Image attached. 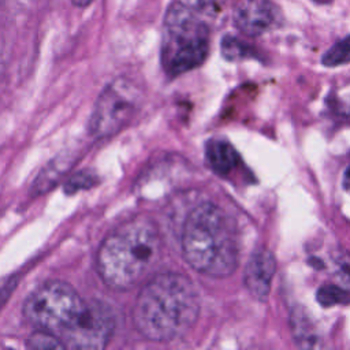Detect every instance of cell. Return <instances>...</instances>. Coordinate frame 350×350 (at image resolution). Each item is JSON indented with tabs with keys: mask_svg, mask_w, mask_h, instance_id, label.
Wrapping results in <instances>:
<instances>
[{
	"mask_svg": "<svg viewBox=\"0 0 350 350\" xmlns=\"http://www.w3.org/2000/svg\"><path fill=\"white\" fill-rule=\"evenodd\" d=\"M23 316L38 329L59 336L70 349H103L115 329V316L107 304L85 301L62 280L36 287L23 302Z\"/></svg>",
	"mask_w": 350,
	"mask_h": 350,
	"instance_id": "6da1fadb",
	"label": "cell"
},
{
	"mask_svg": "<svg viewBox=\"0 0 350 350\" xmlns=\"http://www.w3.org/2000/svg\"><path fill=\"white\" fill-rule=\"evenodd\" d=\"M194 283L178 272L159 273L141 288L133 309L137 331L149 340L171 342L186 335L200 314Z\"/></svg>",
	"mask_w": 350,
	"mask_h": 350,
	"instance_id": "7a4b0ae2",
	"label": "cell"
},
{
	"mask_svg": "<svg viewBox=\"0 0 350 350\" xmlns=\"http://www.w3.org/2000/svg\"><path fill=\"white\" fill-rule=\"evenodd\" d=\"M161 238L156 224L134 217L109 232L97 252V271L112 290L124 291L139 283L156 265Z\"/></svg>",
	"mask_w": 350,
	"mask_h": 350,
	"instance_id": "3957f363",
	"label": "cell"
},
{
	"mask_svg": "<svg viewBox=\"0 0 350 350\" xmlns=\"http://www.w3.org/2000/svg\"><path fill=\"white\" fill-rule=\"evenodd\" d=\"M187 264L212 278L231 275L239 260V242L232 217L212 202H202L187 215L182 232Z\"/></svg>",
	"mask_w": 350,
	"mask_h": 350,
	"instance_id": "277c9868",
	"label": "cell"
},
{
	"mask_svg": "<svg viewBox=\"0 0 350 350\" xmlns=\"http://www.w3.org/2000/svg\"><path fill=\"white\" fill-rule=\"evenodd\" d=\"M209 52V27L197 10L187 3H172L163 22L161 64L178 77L204 63Z\"/></svg>",
	"mask_w": 350,
	"mask_h": 350,
	"instance_id": "5b68a950",
	"label": "cell"
},
{
	"mask_svg": "<svg viewBox=\"0 0 350 350\" xmlns=\"http://www.w3.org/2000/svg\"><path fill=\"white\" fill-rule=\"evenodd\" d=\"M141 89L127 78H116L100 93L93 108L89 131L96 138L111 137L123 130L138 112Z\"/></svg>",
	"mask_w": 350,
	"mask_h": 350,
	"instance_id": "8992f818",
	"label": "cell"
},
{
	"mask_svg": "<svg viewBox=\"0 0 350 350\" xmlns=\"http://www.w3.org/2000/svg\"><path fill=\"white\" fill-rule=\"evenodd\" d=\"M280 8L272 0H237L232 8L235 27L249 37H258L279 25Z\"/></svg>",
	"mask_w": 350,
	"mask_h": 350,
	"instance_id": "52a82bcc",
	"label": "cell"
},
{
	"mask_svg": "<svg viewBox=\"0 0 350 350\" xmlns=\"http://www.w3.org/2000/svg\"><path fill=\"white\" fill-rule=\"evenodd\" d=\"M276 271V261L265 247H260L249 257L245 267L243 282L250 295L258 301H265L271 291V283Z\"/></svg>",
	"mask_w": 350,
	"mask_h": 350,
	"instance_id": "ba28073f",
	"label": "cell"
},
{
	"mask_svg": "<svg viewBox=\"0 0 350 350\" xmlns=\"http://www.w3.org/2000/svg\"><path fill=\"white\" fill-rule=\"evenodd\" d=\"M205 153L212 170L220 175H228L241 161L232 145L223 139H211Z\"/></svg>",
	"mask_w": 350,
	"mask_h": 350,
	"instance_id": "9c48e42d",
	"label": "cell"
},
{
	"mask_svg": "<svg viewBox=\"0 0 350 350\" xmlns=\"http://www.w3.org/2000/svg\"><path fill=\"white\" fill-rule=\"evenodd\" d=\"M291 331L294 340L299 347H316L317 346V334L314 325L310 321L309 316L302 308H294L290 316Z\"/></svg>",
	"mask_w": 350,
	"mask_h": 350,
	"instance_id": "30bf717a",
	"label": "cell"
},
{
	"mask_svg": "<svg viewBox=\"0 0 350 350\" xmlns=\"http://www.w3.org/2000/svg\"><path fill=\"white\" fill-rule=\"evenodd\" d=\"M220 46L223 57L231 62L253 56V48L235 36H224Z\"/></svg>",
	"mask_w": 350,
	"mask_h": 350,
	"instance_id": "8fae6325",
	"label": "cell"
},
{
	"mask_svg": "<svg viewBox=\"0 0 350 350\" xmlns=\"http://www.w3.org/2000/svg\"><path fill=\"white\" fill-rule=\"evenodd\" d=\"M325 67H336L350 63V36L335 42L321 57Z\"/></svg>",
	"mask_w": 350,
	"mask_h": 350,
	"instance_id": "7c38bea8",
	"label": "cell"
},
{
	"mask_svg": "<svg viewBox=\"0 0 350 350\" xmlns=\"http://www.w3.org/2000/svg\"><path fill=\"white\" fill-rule=\"evenodd\" d=\"M316 299L321 306L329 308L334 305L349 302L350 293L346 291L345 288H342L340 286H338L336 283L335 284H324L317 290Z\"/></svg>",
	"mask_w": 350,
	"mask_h": 350,
	"instance_id": "4fadbf2b",
	"label": "cell"
},
{
	"mask_svg": "<svg viewBox=\"0 0 350 350\" xmlns=\"http://www.w3.org/2000/svg\"><path fill=\"white\" fill-rule=\"evenodd\" d=\"M334 280L338 286L350 293V252H339L332 261Z\"/></svg>",
	"mask_w": 350,
	"mask_h": 350,
	"instance_id": "5bb4252c",
	"label": "cell"
},
{
	"mask_svg": "<svg viewBox=\"0 0 350 350\" xmlns=\"http://www.w3.org/2000/svg\"><path fill=\"white\" fill-rule=\"evenodd\" d=\"M27 347L30 349H64V342L52 332L38 329L27 339Z\"/></svg>",
	"mask_w": 350,
	"mask_h": 350,
	"instance_id": "9a60e30c",
	"label": "cell"
},
{
	"mask_svg": "<svg viewBox=\"0 0 350 350\" xmlns=\"http://www.w3.org/2000/svg\"><path fill=\"white\" fill-rule=\"evenodd\" d=\"M97 182L94 174H90L89 171H79L75 175L70 176V179L66 183L64 190L68 194H72L75 191H79L82 189H88L92 187L94 183Z\"/></svg>",
	"mask_w": 350,
	"mask_h": 350,
	"instance_id": "2e32d148",
	"label": "cell"
},
{
	"mask_svg": "<svg viewBox=\"0 0 350 350\" xmlns=\"http://www.w3.org/2000/svg\"><path fill=\"white\" fill-rule=\"evenodd\" d=\"M227 3H230V0H187V4L202 15H216Z\"/></svg>",
	"mask_w": 350,
	"mask_h": 350,
	"instance_id": "e0dca14e",
	"label": "cell"
},
{
	"mask_svg": "<svg viewBox=\"0 0 350 350\" xmlns=\"http://www.w3.org/2000/svg\"><path fill=\"white\" fill-rule=\"evenodd\" d=\"M343 187L347 193H350V165L346 168L345 171V176H343Z\"/></svg>",
	"mask_w": 350,
	"mask_h": 350,
	"instance_id": "ac0fdd59",
	"label": "cell"
},
{
	"mask_svg": "<svg viewBox=\"0 0 350 350\" xmlns=\"http://www.w3.org/2000/svg\"><path fill=\"white\" fill-rule=\"evenodd\" d=\"M71 1H72V4L77 5V7H86V5H89L93 0H71Z\"/></svg>",
	"mask_w": 350,
	"mask_h": 350,
	"instance_id": "d6986e66",
	"label": "cell"
},
{
	"mask_svg": "<svg viewBox=\"0 0 350 350\" xmlns=\"http://www.w3.org/2000/svg\"><path fill=\"white\" fill-rule=\"evenodd\" d=\"M323 1H325V0H323Z\"/></svg>",
	"mask_w": 350,
	"mask_h": 350,
	"instance_id": "ffe728a7",
	"label": "cell"
}]
</instances>
